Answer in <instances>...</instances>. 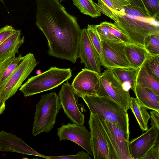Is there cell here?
Instances as JSON below:
<instances>
[{"label": "cell", "mask_w": 159, "mask_h": 159, "mask_svg": "<svg viewBox=\"0 0 159 159\" xmlns=\"http://www.w3.org/2000/svg\"><path fill=\"white\" fill-rule=\"evenodd\" d=\"M57 129V135L60 141L67 140L74 142L93 157L90 132L84 125L69 123L66 124H62Z\"/></svg>", "instance_id": "cell-9"}, {"label": "cell", "mask_w": 159, "mask_h": 159, "mask_svg": "<svg viewBox=\"0 0 159 159\" xmlns=\"http://www.w3.org/2000/svg\"><path fill=\"white\" fill-rule=\"evenodd\" d=\"M3 0H0V1L3 3Z\"/></svg>", "instance_id": "cell-38"}, {"label": "cell", "mask_w": 159, "mask_h": 159, "mask_svg": "<svg viewBox=\"0 0 159 159\" xmlns=\"http://www.w3.org/2000/svg\"><path fill=\"white\" fill-rule=\"evenodd\" d=\"M20 36L21 30H16L0 45V62L18 53L24 41V36Z\"/></svg>", "instance_id": "cell-17"}, {"label": "cell", "mask_w": 159, "mask_h": 159, "mask_svg": "<svg viewBox=\"0 0 159 159\" xmlns=\"http://www.w3.org/2000/svg\"><path fill=\"white\" fill-rule=\"evenodd\" d=\"M97 95L112 99L126 112L129 109L131 97L129 91L124 89L111 70L107 69L100 74Z\"/></svg>", "instance_id": "cell-6"}, {"label": "cell", "mask_w": 159, "mask_h": 159, "mask_svg": "<svg viewBox=\"0 0 159 159\" xmlns=\"http://www.w3.org/2000/svg\"><path fill=\"white\" fill-rule=\"evenodd\" d=\"M99 2L116 11H123L124 7L131 4L128 0H98Z\"/></svg>", "instance_id": "cell-29"}, {"label": "cell", "mask_w": 159, "mask_h": 159, "mask_svg": "<svg viewBox=\"0 0 159 159\" xmlns=\"http://www.w3.org/2000/svg\"><path fill=\"white\" fill-rule=\"evenodd\" d=\"M124 49L131 67L136 69L142 67L151 55L144 47L133 43H125Z\"/></svg>", "instance_id": "cell-16"}, {"label": "cell", "mask_w": 159, "mask_h": 159, "mask_svg": "<svg viewBox=\"0 0 159 159\" xmlns=\"http://www.w3.org/2000/svg\"><path fill=\"white\" fill-rule=\"evenodd\" d=\"M136 83L148 88L159 95V82L150 74L142 66L137 69Z\"/></svg>", "instance_id": "cell-22"}, {"label": "cell", "mask_w": 159, "mask_h": 159, "mask_svg": "<svg viewBox=\"0 0 159 159\" xmlns=\"http://www.w3.org/2000/svg\"><path fill=\"white\" fill-rule=\"evenodd\" d=\"M64 113L73 123L84 125V115L78 106V96L67 81L62 85L58 94Z\"/></svg>", "instance_id": "cell-8"}, {"label": "cell", "mask_w": 159, "mask_h": 159, "mask_svg": "<svg viewBox=\"0 0 159 159\" xmlns=\"http://www.w3.org/2000/svg\"><path fill=\"white\" fill-rule=\"evenodd\" d=\"M91 144L94 159H111L108 145L97 115L90 113L88 121Z\"/></svg>", "instance_id": "cell-11"}, {"label": "cell", "mask_w": 159, "mask_h": 159, "mask_svg": "<svg viewBox=\"0 0 159 159\" xmlns=\"http://www.w3.org/2000/svg\"><path fill=\"white\" fill-rule=\"evenodd\" d=\"M38 63L34 54L29 53L14 71L0 84V100L5 102L13 96L31 73Z\"/></svg>", "instance_id": "cell-7"}, {"label": "cell", "mask_w": 159, "mask_h": 159, "mask_svg": "<svg viewBox=\"0 0 159 159\" xmlns=\"http://www.w3.org/2000/svg\"><path fill=\"white\" fill-rule=\"evenodd\" d=\"M95 4L101 13L114 21V25L132 43L144 47L149 35L159 34V21L153 18L131 16L126 15L123 10L116 11L99 2Z\"/></svg>", "instance_id": "cell-1"}, {"label": "cell", "mask_w": 159, "mask_h": 159, "mask_svg": "<svg viewBox=\"0 0 159 159\" xmlns=\"http://www.w3.org/2000/svg\"><path fill=\"white\" fill-rule=\"evenodd\" d=\"M73 4L83 14L95 18L101 16V13L93 0H72Z\"/></svg>", "instance_id": "cell-23"}, {"label": "cell", "mask_w": 159, "mask_h": 159, "mask_svg": "<svg viewBox=\"0 0 159 159\" xmlns=\"http://www.w3.org/2000/svg\"><path fill=\"white\" fill-rule=\"evenodd\" d=\"M151 126L145 133L129 141V149L132 159H142L159 139V129Z\"/></svg>", "instance_id": "cell-14"}, {"label": "cell", "mask_w": 159, "mask_h": 159, "mask_svg": "<svg viewBox=\"0 0 159 159\" xmlns=\"http://www.w3.org/2000/svg\"><path fill=\"white\" fill-rule=\"evenodd\" d=\"M117 78L122 84L124 89H134L137 69L133 68H117L111 70Z\"/></svg>", "instance_id": "cell-19"}, {"label": "cell", "mask_w": 159, "mask_h": 159, "mask_svg": "<svg viewBox=\"0 0 159 159\" xmlns=\"http://www.w3.org/2000/svg\"><path fill=\"white\" fill-rule=\"evenodd\" d=\"M0 151L37 156L48 159L49 157L35 151L22 139L3 130L0 131Z\"/></svg>", "instance_id": "cell-15"}, {"label": "cell", "mask_w": 159, "mask_h": 159, "mask_svg": "<svg viewBox=\"0 0 159 159\" xmlns=\"http://www.w3.org/2000/svg\"><path fill=\"white\" fill-rule=\"evenodd\" d=\"M24 56L10 57L0 62V84L14 71L23 61Z\"/></svg>", "instance_id": "cell-21"}, {"label": "cell", "mask_w": 159, "mask_h": 159, "mask_svg": "<svg viewBox=\"0 0 159 159\" xmlns=\"http://www.w3.org/2000/svg\"><path fill=\"white\" fill-rule=\"evenodd\" d=\"M72 75L69 68L51 67L45 72L28 79L19 90L25 97L32 96L59 86L70 79Z\"/></svg>", "instance_id": "cell-3"}, {"label": "cell", "mask_w": 159, "mask_h": 159, "mask_svg": "<svg viewBox=\"0 0 159 159\" xmlns=\"http://www.w3.org/2000/svg\"><path fill=\"white\" fill-rule=\"evenodd\" d=\"M94 26L102 42L114 43H123L114 35L105 25L101 23L99 25H94Z\"/></svg>", "instance_id": "cell-26"}, {"label": "cell", "mask_w": 159, "mask_h": 159, "mask_svg": "<svg viewBox=\"0 0 159 159\" xmlns=\"http://www.w3.org/2000/svg\"><path fill=\"white\" fill-rule=\"evenodd\" d=\"M78 57L87 69L101 74V66L98 53L89 38L86 28L81 29Z\"/></svg>", "instance_id": "cell-13"}, {"label": "cell", "mask_w": 159, "mask_h": 159, "mask_svg": "<svg viewBox=\"0 0 159 159\" xmlns=\"http://www.w3.org/2000/svg\"><path fill=\"white\" fill-rule=\"evenodd\" d=\"M61 108L59 97L56 93L42 95L36 105L32 135L36 136L43 132H50L54 127Z\"/></svg>", "instance_id": "cell-4"}, {"label": "cell", "mask_w": 159, "mask_h": 159, "mask_svg": "<svg viewBox=\"0 0 159 159\" xmlns=\"http://www.w3.org/2000/svg\"><path fill=\"white\" fill-rule=\"evenodd\" d=\"M102 44L101 66L110 70L117 68H132L125 54V43L102 42Z\"/></svg>", "instance_id": "cell-10"}, {"label": "cell", "mask_w": 159, "mask_h": 159, "mask_svg": "<svg viewBox=\"0 0 159 159\" xmlns=\"http://www.w3.org/2000/svg\"><path fill=\"white\" fill-rule=\"evenodd\" d=\"M128 0L130 2L131 5L136 7L139 8L144 12L148 14L147 10L141 0Z\"/></svg>", "instance_id": "cell-35"}, {"label": "cell", "mask_w": 159, "mask_h": 159, "mask_svg": "<svg viewBox=\"0 0 159 159\" xmlns=\"http://www.w3.org/2000/svg\"><path fill=\"white\" fill-rule=\"evenodd\" d=\"M149 16L159 21V0H141Z\"/></svg>", "instance_id": "cell-27"}, {"label": "cell", "mask_w": 159, "mask_h": 159, "mask_svg": "<svg viewBox=\"0 0 159 159\" xmlns=\"http://www.w3.org/2000/svg\"><path fill=\"white\" fill-rule=\"evenodd\" d=\"M116 37L125 43H132L127 36L118 29L114 23L107 21L102 22Z\"/></svg>", "instance_id": "cell-30"}, {"label": "cell", "mask_w": 159, "mask_h": 159, "mask_svg": "<svg viewBox=\"0 0 159 159\" xmlns=\"http://www.w3.org/2000/svg\"><path fill=\"white\" fill-rule=\"evenodd\" d=\"M60 3H61L63 1H64L65 0H57Z\"/></svg>", "instance_id": "cell-37"}, {"label": "cell", "mask_w": 159, "mask_h": 159, "mask_svg": "<svg viewBox=\"0 0 159 159\" xmlns=\"http://www.w3.org/2000/svg\"><path fill=\"white\" fill-rule=\"evenodd\" d=\"M16 30L10 25H7L0 29V45Z\"/></svg>", "instance_id": "cell-33"}, {"label": "cell", "mask_w": 159, "mask_h": 159, "mask_svg": "<svg viewBox=\"0 0 159 159\" xmlns=\"http://www.w3.org/2000/svg\"><path fill=\"white\" fill-rule=\"evenodd\" d=\"M139 103L147 109L159 112V95L152 89L136 83L133 91Z\"/></svg>", "instance_id": "cell-18"}, {"label": "cell", "mask_w": 159, "mask_h": 159, "mask_svg": "<svg viewBox=\"0 0 159 159\" xmlns=\"http://www.w3.org/2000/svg\"><path fill=\"white\" fill-rule=\"evenodd\" d=\"M151 126L154 125L159 129V112L153 110L150 112Z\"/></svg>", "instance_id": "cell-34"}, {"label": "cell", "mask_w": 159, "mask_h": 159, "mask_svg": "<svg viewBox=\"0 0 159 159\" xmlns=\"http://www.w3.org/2000/svg\"><path fill=\"white\" fill-rule=\"evenodd\" d=\"M129 108L134 114L141 129L143 131L147 130L148 129V122L150 119L147 109L134 97H131Z\"/></svg>", "instance_id": "cell-20"}, {"label": "cell", "mask_w": 159, "mask_h": 159, "mask_svg": "<svg viewBox=\"0 0 159 159\" xmlns=\"http://www.w3.org/2000/svg\"><path fill=\"white\" fill-rule=\"evenodd\" d=\"M98 116L108 145L111 159H132L129 149V133L117 125Z\"/></svg>", "instance_id": "cell-5"}, {"label": "cell", "mask_w": 159, "mask_h": 159, "mask_svg": "<svg viewBox=\"0 0 159 159\" xmlns=\"http://www.w3.org/2000/svg\"><path fill=\"white\" fill-rule=\"evenodd\" d=\"M142 159H159V140L157 139Z\"/></svg>", "instance_id": "cell-32"}, {"label": "cell", "mask_w": 159, "mask_h": 159, "mask_svg": "<svg viewBox=\"0 0 159 159\" xmlns=\"http://www.w3.org/2000/svg\"><path fill=\"white\" fill-rule=\"evenodd\" d=\"M100 74L85 68L79 73L71 85L79 97L83 95H97L100 84Z\"/></svg>", "instance_id": "cell-12"}, {"label": "cell", "mask_w": 159, "mask_h": 159, "mask_svg": "<svg viewBox=\"0 0 159 159\" xmlns=\"http://www.w3.org/2000/svg\"><path fill=\"white\" fill-rule=\"evenodd\" d=\"M81 98L87 105L90 113L117 125L129 133L128 114L114 101L97 95H83Z\"/></svg>", "instance_id": "cell-2"}, {"label": "cell", "mask_w": 159, "mask_h": 159, "mask_svg": "<svg viewBox=\"0 0 159 159\" xmlns=\"http://www.w3.org/2000/svg\"><path fill=\"white\" fill-rule=\"evenodd\" d=\"M144 47L152 54H159V34H153L147 38Z\"/></svg>", "instance_id": "cell-28"}, {"label": "cell", "mask_w": 159, "mask_h": 159, "mask_svg": "<svg viewBox=\"0 0 159 159\" xmlns=\"http://www.w3.org/2000/svg\"><path fill=\"white\" fill-rule=\"evenodd\" d=\"M5 102L0 100V115L2 114L5 109Z\"/></svg>", "instance_id": "cell-36"}, {"label": "cell", "mask_w": 159, "mask_h": 159, "mask_svg": "<svg viewBox=\"0 0 159 159\" xmlns=\"http://www.w3.org/2000/svg\"><path fill=\"white\" fill-rule=\"evenodd\" d=\"M86 29L91 42L98 56L101 64L102 52V42L94 25H88Z\"/></svg>", "instance_id": "cell-25"}, {"label": "cell", "mask_w": 159, "mask_h": 159, "mask_svg": "<svg viewBox=\"0 0 159 159\" xmlns=\"http://www.w3.org/2000/svg\"><path fill=\"white\" fill-rule=\"evenodd\" d=\"M143 66L149 74L159 81V54H151Z\"/></svg>", "instance_id": "cell-24"}, {"label": "cell", "mask_w": 159, "mask_h": 159, "mask_svg": "<svg viewBox=\"0 0 159 159\" xmlns=\"http://www.w3.org/2000/svg\"><path fill=\"white\" fill-rule=\"evenodd\" d=\"M89 153L83 151L78 152L73 155H63L58 156H49L48 159H92Z\"/></svg>", "instance_id": "cell-31"}]
</instances>
